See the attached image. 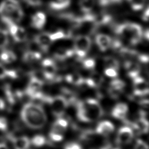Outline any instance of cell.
Listing matches in <instances>:
<instances>
[{
	"mask_svg": "<svg viewBox=\"0 0 149 149\" xmlns=\"http://www.w3.org/2000/svg\"><path fill=\"white\" fill-rule=\"evenodd\" d=\"M79 5L83 12L90 13L94 7V0H80Z\"/></svg>",
	"mask_w": 149,
	"mask_h": 149,
	"instance_id": "obj_27",
	"label": "cell"
},
{
	"mask_svg": "<svg viewBox=\"0 0 149 149\" xmlns=\"http://www.w3.org/2000/svg\"><path fill=\"white\" fill-rule=\"evenodd\" d=\"M130 7L134 11H139L142 9L145 5L146 0H127Z\"/></svg>",
	"mask_w": 149,
	"mask_h": 149,
	"instance_id": "obj_28",
	"label": "cell"
},
{
	"mask_svg": "<svg viewBox=\"0 0 149 149\" xmlns=\"http://www.w3.org/2000/svg\"><path fill=\"white\" fill-rule=\"evenodd\" d=\"M113 109L115 110H117L119 111H121V112H126L127 113V111H128V107L127 105L125 104V103H119L117 104L113 108Z\"/></svg>",
	"mask_w": 149,
	"mask_h": 149,
	"instance_id": "obj_37",
	"label": "cell"
},
{
	"mask_svg": "<svg viewBox=\"0 0 149 149\" xmlns=\"http://www.w3.org/2000/svg\"><path fill=\"white\" fill-rule=\"evenodd\" d=\"M71 0H51L49 3V7L54 10H62L68 7Z\"/></svg>",
	"mask_w": 149,
	"mask_h": 149,
	"instance_id": "obj_23",
	"label": "cell"
},
{
	"mask_svg": "<svg viewBox=\"0 0 149 149\" xmlns=\"http://www.w3.org/2000/svg\"><path fill=\"white\" fill-rule=\"evenodd\" d=\"M8 29L15 41L20 42L27 40V34L23 27L17 26L16 23H12Z\"/></svg>",
	"mask_w": 149,
	"mask_h": 149,
	"instance_id": "obj_7",
	"label": "cell"
},
{
	"mask_svg": "<svg viewBox=\"0 0 149 149\" xmlns=\"http://www.w3.org/2000/svg\"><path fill=\"white\" fill-rule=\"evenodd\" d=\"M66 81L76 86H80L84 83V79L79 73H72L66 76Z\"/></svg>",
	"mask_w": 149,
	"mask_h": 149,
	"instance_id": "obj_21",
	"label": "cell"
},
{
	"mask_svg": "<svg viewBox=\"0 0 149 149\" xmlns=\"http://www.w3.org/2000/svg\"><path fill=\"white\" fill-rule=\"evenodd\" d=\"M41 58V54L40 52L27 51L23 56V60L27 63L35 62Z\"/></svg>",
	"mask_w": 149,
	"mask_h": 149,
	"instance_id": "obj_24",
	"label": "cell"
},
{
	"mask_svg": "<svg viewBox=\"0 0 149 149\" xmlns=\"http://www.w3.org/2000/svg\"><path fill=\"white\" fill-rule=\"evenodd\" d=\"M28 5L33 6H39L42 4V0H24Z\"/></svg>",
	"mask_w": 149,
	"mask_h": 149,
	"instance_id": "obj_43",
	"label": "cell"
},
{
	"mask_svg": "<svg viewBox=\"0 0 149 149\" xmlns=\"http://www.w3.org/2000/svg\"><path fill=\"white\" fill-rule=\"evenodd\" d=\"M27 51H29L36 52H40V53L42 52L39 45L37 44V43L34 40H33L29 42L27 45Z\"/></svg>",
	"mask_w": 149,
	"mask_h": 149,
	"instance_id": "obj_34",
	"label": "cell"
},
{
	"mask_svg": "<svg viewBox=\"0 0 149 149\" xmlns=\"http://www.w3.org/2000/svg\"><path fill=\"white\" fill-rule=\"evenodd\" d=\"M57 70L56 65L55 62L49 58H46L42 62V71L45 80H55Z\"/></svg>",
	"mask_w": 149,
	"mask_h": 149,
	"instance_id": "obj_6",
	"label": "cell"
},
{
	"mask_svg": "<svg viewBox=\"0 0 149 149\" xmlns=\"http://www.w3.org/2000/svg\"><path fill=\"white\" fill-rule=\"evenodd\" d=\"M43 83L44 81L40 80L31 77L26 90L27 95L31 99H33L37 94L41 92V89L42 87Z\"/></svg>",
	"mask_w": 149,
	"mask_h": 149,
	"instance_id": "obj_9",
	"label": "cell"
},
{
	"mask_svg": "<svg viewBox=\"0 0 149 149\" xmlns=\"http://www.w3.org/2000/svg\"><path fill=\"white\" fill-rule=\"evenodd\" d=\"M0 149H9V148L5 143H0Z\"/></svg>",
	"mask_w": 149,
	"mask_h": 149,
	"instance_id": "obj_47",
	"label": "cell"
},
{
	"mask_svg": "<svg viewBox=\"0 0 149 149\" xmlns=\"http://www.w3.org/2000/svg\"><path fill=\"white\" fill-rule=\"evenodd\" d=\"M50 37L52 41L61 38H69L68 31L65 33V31L62 30H59L53 33H50Z\"/></svg>",
	"mask_w": 149,
	"mask_h": 149,
	"instance_id": "obj_29",
	"label": "cell"
},
{
	"mask_svg": "<svg viewBox=\"0 0 149 149\" xmlns=\"http://www.w3.org/2000/svg\"><path fill=\"white\" fill-rule=\"evenodd\" d=\"M20 116L23 122L30 128L38 129L42 127L47 116L42 107L36 103H27L21 110Z\"/></svg>",
	"mask_w": 149,
	"mask_h": 149,
	"instance_id": "obj_1",
	"label": "cell"
},
{
	"mask_svg": "<svg viewBox=\"0 0 149 149\" xmlns=\"http://www.w3.org/2000/svg\"><path fill=\"white\" fill-rule=\"evenodd\" d=\"M74 55L73 49H68L63 47L58 48L54 53V58L59 61H64Z\"/></svg>",
	"mask_w": 149,
	"mask_h": 149,
	"instance_id": "obj_17",
	"label": "cell"
},
{
	"mask_svg": "<svg viewBox=\"0 0 149 149\" xmlns=\"http://www.w3.org/2000/svg\"><path fill=\"white\" fill-rule=\"evenodd\" d=\"M144 37L146 38L147 40H148V38H149V31H148V29H147L146 30V31H144Z\"/></svg>",
	"mask_w": 149,
	"mask_h": 149,
	"instance_id": "obj_46",
	"label": "cell"
},
{
	"mask_svg": "<svg viewBox=\"0 0 149 149\" xmlns=\"http://www.w3.org/2000/svg\"><path fill=\"white\" fill-rule=\"evenodd\" d=\"M116 149H119V148H116Z\"/></svg>",
	"mask_w": 149,
	"mask_h": 149,
	"instance_id": "obj_49",
	"label": "cell"
},
{
	"mask_svg": "<svg viewBox=\"0 0 149 149\" xmlns=\"http://www.w3.org/2000/svg\"><path fill=\"white\" fill-rule=\"evenodd\" d=\"M133 137V133L132 130L127 126H124L119 129L116 139L118 143L122 144H127L132 141Z\"/></svg>",
	"mask_w": 149,
	"mask_h": 149,
	"instance_id": "obj_11",
	"label": "cell"
},
{
	"mask_svg": "<svg viewBox=\"0 0 149 149\" xmlns=\"http://www.w3.org/2000/svg\"><path fill=\"white\" fill-rule=\"evenodd\" d=\"M133 127L139 132L146 133L148 132V122L147 119L140 118L133 123Z\"/></svg>",
	"mask_w": 149,
	"mask_h": 149,
	"instance_id": "obj_25",
	"label": "cell"
},
{
	"mask_svg": "<svg viewBox=\"0 0 149 149\" xmlns=\"http://www.w3.org/2000/svg\"><path fill=\"white\" fill-rule=\"evenodd\" d=\"M49 137L52 140H53L54 141H56V142L62 141L63 138V134L53 133L52 132H50V133H49Z\"/></svg>",
	"mask_w": 149,
	"mask_h": 149,
	"instance_id": "obj_38",
	"label": "cell"
},
{
	"mask_svg": "<svg viewBox=\"0 0 149 149\" xmlns=\"http://www.w3.org/2000/svg\"><path fill=\"white\" fill-rule=\"evenodd\" d=\"M148 16H149V9H148V7L147 6L146 8V10H144V12L143 13L142 19L144 22H148Z\"/></svg>",
	"mask_w": 149,
	"mask_h": 149,
	"instance_id": "obj_44",
	"label": "cell"
},
{
	"mask_svg": "<svg viewBox=\"0 0 149 149\" xmlns=\"http://www.w3.org/2000/svg\"><path fill=\"white\" fill-rule=\"evenodd\" d=\"M46 101L49 103L52 113L57 117H61L64 114L68 105V101L62 95L47 97Z\"/></svg>",
	"mask_w": 149,
	"mask_h": 149,
	"instance_id": "obj_4",
	"label": "cell"
},
{
	"mask_svg": "<svg viewBox=\"0 0 149 149\" xmlns=\"http://www.w3.org/2000/svg\"><path fill=\"white\" fill-rule=\"evenodd\" d=\"M8 69L0 63V79H3L7 77Z\"/></svg>",
	"mask_w": 149,
	"mask_h": 149,
	"instance_id": "obj_41",
	"label": "cell"
},
{
	"mask_svg": "<svg viewBox=\"0 0 149 149\" xmlns=\"http://www.w3.org/2000/svg\"><path fill=\"white\" fill-rule=\"evenodd\" d=\"M9 42L8 34L6 30L0 29V48L5 47Z\"/></svg>",
	"mask_w": 149,
	"mask_h": 149,
	"instance_id": "obj_31",
	"label": "cell"
},
{
	"mask_svg": "<svg viewBox=\"0 0 149 149\" xmlns=\"http://www.w3.org/2000/svg\"><path fill=\"white\" fill-rule=\"evenodd\" d=\"M31 143L34 146L41 147L45 144L46 140L45 138L42 135H36L32 138Z\"/></svg>",
	"mask_w": 149,
	"mask_h": 149,
	"instance_id": "obj_32",
	"label": "cell"
},
{
	"mask_svg": "<svg viewBox=\"0 0 149 149\" xmlns=\"http://www.w3.org/2000/svg\"><path fill=\"white\" fill-rule=\"evenodd\" d=\"M65 149H81V147L78 143L72 142L68 143L65 146Z\"/></svg>",
	"mask_w": 149,
	"mask_h": 149,
	"instance_id": "obj_42",
	"label": "cell"
},
{
	"mask_svg": "<svg viewBox=\"0 0 149 149\" xmlns=\"http://www.w3.org/2000/svg\"><path fill=\"white\" fill-rule=\"evenodd\" d=\"M95 149H108V147H100L98 148H95Z\"/></svg>",
	"mask_w": 149,
	"mask_h": 149,
	"instance_id": "obj_48",
	"label": "cell"
},
{
	"mask_svg": "<svg viewBox=\"0 0 149 149\" xmlns=\"http://www.w3.org/2000/svg\"><path fill=\"white\" fill-rule=\"evenodd\" d=\"M114 125L108 120H104L99 123L96 127V132L101 135L108 136L114 130Z\"/></svg>",
	"mask_w": 149,
	"mask_h": 149,
	"instance_id": "obj_16",
	"label": "cell"
},
{
	"mask_svg": "<svg viewBox=\"0 0 149 149\" xmlns=\"http://www.w3.org/2000/svg\"><path fill=\"white\" fill-rule=\"evenodd\" d=\"M5 104L4 100L1 98H0V111L3 110L5 108Z\"/></svg>",
	"mask_w": 149,
	"mask_h": 149,
	"instance_id": "obj_45",
	"label": "cell"
},
{
	"mask_svg": "<svg viewBox=\"0 0 149 149\" xmlns=\"http://www.w3.org/2000/svg\"><path fill=\"white\" fill-rule=\"evenodd\" d=\"M94 22L97 29L98 27L105 26L112 22V17L106 12H100L99 13L93 14Z\"/></svg>",
	"mask_w": 149,
	"mask_h": 149,
	"instance_id": "obj_15",
	"label": "cell"
},
{
	"mask_svg": "<svg viewBox=\"0 0 149 149\" xmlns=\"http://www.w3.org/2000/svg\"><path fill=\"white\" fill-rule=\"evenodd\" d=\"M46 22V17L42 12H37L32 17L31 20V25L37 29H41Z\"/></svg>",
	"mask_w": 149,
	"mask_h": 149,
	"instance_id": "obj_18",
	"label": "cell"
},
{
	"mask_svg": "<svg viewBox=\"0 0 149 149\" xmlns=\"http://www.w3.org/2000/svg\"><path fill=\"white\" fill-rule=\"evenodd\" d=\"M68 125V122L65 119L59 118L54 123L51 132L62 134L66 130Z\"/></svg>",
	"mask_w": 149,
	"mask_h": 149,
	"instance_id": "obj_20",
	"label": "cell"
},
{
	"mask_svg": "<svg viewBox=\"0 0 149 149\" xmlns=\"http://www.w3.org/2000/svg\"><path fill=\"white\" fill-rule=\"evenodd\" d=\"M104 63L105 68H112L118 70L119 68V62L115 58L111 56H105L104 59Z\"/></svg>",
	"mask_w": 149,
	"mask_h": 149,
	"instance_id": "obj_26",
	"label": "cell"
},
{
	"mask_svg": "<svg viewBox=\"0 0 149 149\" xmlns=\"http://www.w3.org/2000/svg\"><path fill=\"white\" fill-rule=\"evenodd\" d=\"M14 149H27L30 141L26 136H18L12 139Z\"/></svg>",
	"mask_w": 149,
	"mask_h": 149,
	"instance_id": "obj_19",
	"label": "cell"
},
{
	"mask_svg": "<svg viewBox=\"0 0 149 149\" xmlns=\"http://www.w3.org/2000/svg\"><path fill=\"white\" fill-rule=\"evenodd\" d=\"M91 46V40L87 35H77L74 41V55L79 61H82L86 56Z\"/></svg>",
	"mask_w": 149,
	"mask_h": 149,
	"instance_id": "obj_3",
	"label": "cell"
},
{
	"mask_svg": "<svg viewBox=\"0 0 149 149\" xmlns=\"http://www.w3.org/2000/svg\"><path fill=\"white\" fill-rule=\"evenodd\" d=\"M133 89L136 95L142 96L148 94V84L147 81L139 76L133 78Z\"/></svg>",
	"mask_w": 149,
	"mask_h": 149,
	"instance_id": "obj_8",
	"label": "cell"
},
{
	"mask_svg": "<svg viewBox=\"0 0 149 149\" xmlns=\"http://www.w3.org/2000/svg\"><path fill=\"white\" fill-rule=\"evenodd\" d=\"M81 65L84 69L87 70H92L95 66V62L93 58L83 59L81 61Z\"/></svg>",
	"mask_w": 149,
	"mask_h": 149,
	"instance_id": "obj_33",
	"label": "cell"
},
{
	"mask_svg": "<svg viewBox=\"0 0 149 149\" xmlns=\"http://www.w3.org/2000/svg\"><path fill=\"white\" fill-rule=\"evenodd\" d=\"M125 83L120 79H114L112 80L109 83V88L113 89H116L123 91V89L125 87Z\"/></svg>",
	"mask_w": 149,
	"mask_h": 149,
	"instance_id": "obj_30",
	"label": "cell"
},
{
	"mask_svg": "<svg viewBox=\"0 0 149 149\" xmlns=\"http://www.w3.org/2000/svg\"><path fill=\"white\" fill-rule=\"evenodd\" d=\"M126 112H121V111H119L117 110H115L113 109L112 111V115L118 119H125L126 116Z\"/></svg>",
	"mask_w": 149,
	"mask_h": 149,
	"instance_id": "obj_35",
	"label": "cell"
},
{
	"mask_svg": "<svg viewBox=\"0 0 149 149\" xmlns=\"http://www.w3.org/2000/svg\"><path fill=\"white\" fill-rule=\"evenodd\" d=\"M104 81L102 76L97 72H93L89 77L84 80V83L90 87H98Z\"/></svg>",
	"mask_w": 149,
	"mask_h": 149,
	"instance_id": "obj_14",
	"label": "cell"
},
{
	"mask_svg": "<svg viewBox=\"0 0 149 149\" xmlns=\"http://www.w3.org/2000/svg\"><path fill=\"white\" fill-rule=\"evenodd\" d=\"M134 149H148L147 144L143 140L138 139L136 141Z\"/></svg>",
	"mask_w": 149,
	"mask_h": 149,
	"instance_id": "obj_39",
	"label": "cell"
},
{
	"mask_svg": "<svg viewBox=\"0 0 149 149\" xmlns=\"http://www.w3.org/2000/svg\"><path fill=\"white\" fill-rule=\"evenodd\" d=\"M102 115V108L98 101L95 99H87L79 102L77 105V118L83 122L95 121Z\"/></svg>",
	"mask_w": 149,
	"mask_h": 149,
	"instance_id": "obj_2",
	"label": "cell"
},
{
	"mask_svg": "<svg viewBox=\"0 0 149 149\" xmlns=\"http://www.w3.org/2000/svg\"><path fill=\"white\" fill-rule=\"evenodd\" d=\"M34 40L39 45L41 51L43 52H47L48 51L52 42L50 37V33L47 32H42L38 34L34 37Z\"/></svg>",
	"mask_w": 149,
	"mask_h": 149,
	"instance_id": "obj_10",
	"label": "cell"
},
{
	"mask_svg": "<svg viewBox=\"0 0 149 149\" xmlns=\"http://www.w3.org/2000/svg\"><path fill=\"white\" fill-rule=\"evenodd\" d=\"M124 68L129 77L132 79L138 76L141 70L140 64L132 61H125L124 62Z\"/></svg>",
	"mask_w": 149,
	"mask_h": 149,
	"instance_id": "obj_13",
	"label": "cell"
},
{
	"mask_svg": "<svg viewBox=\"0 0 149 149\" xmlns=\"http://www.w3.org/2000/svg\"><path fill=\"white\" fill-rule=\"evenodd\" d=\"M127 26L130 36L129 43L130 45H134L138 44L142 37L143 30L141 26L135 23H127Z\"/></svg>",
	"mask_w": 149,
	"mask_h": 149,
	"instance_id": "obj_5",
	"label": "cell"
},
{
	"mask_svg": "<svg viewBox=\"0 0 149 149\" xmlns=\"http://www.w3.org/2000/svg\"><path fill=\"white\" fill-rule=\"evenodd\" d=\"M8 124L7 119L2 116H0V131H5L8 129Z\"/></svg>",
	"mask_w": 149,
	"mask_h": 149,
	"instance_id": "obj_40",
	"label": "cell"
},
{
	"mask_svg": "<svg viewBox=\"0 0 149 149\" xmlns=\"http://www.w3.org/2000/svg\"><path fill=\"white\" fill-rule=\"evenodd\" d=\"M16 55L13 51L4 49L0 54V59L4 63H12L16 60Z\"/></svg>",
	"mask_w": 149,
	"mask_h": 149,
	"instance_id": "obj_22",
	"label": "cell"
},
{
	"mask_svg": "<svg viewBox=\"0 0 149 149\" xmlns=\"http://www.w3.org/2000/svg\"><path fill=\"white\" fill-rule=\"evenodd\" d=\"M104 73L106 76L110 77H116L118 76V72L116 70L112 68H105Z\"/></svg>",
	"mask_w": 149,
	"mask_h": 149,
	"instance_id": "obj_36",
	"label": "cell"
},
{
	"mask_svg": "<svg viewBox=\"0 0 149 149\" xmlns=\"http://www.w3.org/2000/svg\"><path fill=\"white\" fill-rule=\"evenodd\" d=\"M95 43L101 51H105L111 47V38L105 34H98L95 38Z\"/></svg>",
	"mask_w": 149,
	"mask_h": 149,
	"instance_id": "obj_12",
	"label": "cell"
}]
</instances>
